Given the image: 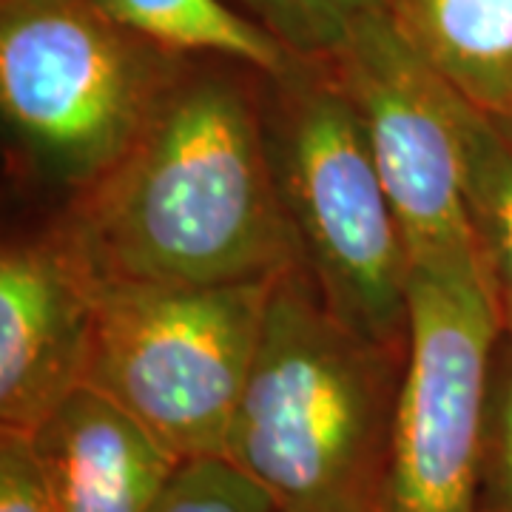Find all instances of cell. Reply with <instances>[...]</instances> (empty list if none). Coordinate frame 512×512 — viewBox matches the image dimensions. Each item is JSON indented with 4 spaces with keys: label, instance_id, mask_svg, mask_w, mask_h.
Instances as JSON below:
<instances>
[{
    "label": "cell",
    "instance_id": "1",
    "mask_svg": "<svg viewBox=\"0 0 512 512\" xmlns=\"http://www.w3.org/2000/svg\"><path fill=\"white\" fill-rule=\"evenodd\" d=\"M55 225L100 282L202 288L302 265L262 134V74L191 57L134 146Z\"/></svg>",
    "mask_w": 512,
    "mask_h": 512
},
{
    "label": "cell",
    "instance_id": "2",
    "mask_svg": "<svg viewBox=\"0 0 512 512\" xmlns=\"http://www.w3.org/2000/svg\"><path fill=\"white\" fill-rule=\"evenodd\" d=\"M402 370L296 265L276 276L225 458L282 512H384Z\"/></svg>",
    "mask_w": 512,
    "mask_h": 512
},
{
    "label": "cell",
    "instance_id": "3",
    "mask_svg": "<svg viewBox=\"0 0 512 512\" xmlns=\"http://www.w3.org/2000/svg\"><path fill=\"white\" fill-rule=\"evenodd\" d=\"M262 134L299 262L328 308L384 348H407L410 254L330 60L296 57L262 74Z\"/></svg>",
    "mask_w": 512,
    "mask_h": 512
},
{
    "label": "cell",
    "instance_id": "4",
    "mask_svg": "<svg viewBox=\"0 0 512 512\" xmlns=\"http://www.w3.org/2000/svg\"><path fill=\"white\" fill-rule=\"evenodd\" d=\"M191 57L154 46L94 0H0V111L43 183L83 191L163 106Z\"/></svg>",
    "mask_w": 512,
    "mask_h": 512
},
{
    "label": "cell",
    "instance_id": "5",
    "mask_svg": "<svg viewBox=\"0 0 512 512\" xmlns=\"http://www.w3.org/2000/svg\"><path fill=\"white\" fill-rule=\"evenodd\" d=\"M274 282L191 288L94 279L86 384L180 461L225 458Z\"/></svg>",
    "mask_w": 512,
    "mask_h": 512
},
{
    "label": "cell",
    "instance_id": "6",
    "mask_svg": "<svg viewBox=\"0 0 512 512\" xmlns=\"http://www.w3.org/2000/svg\"><path fill=\"white\" fill-rule=\"evenodd\" d=\"M501 330L487 279L413 271L384 512H478Z\"/></svg>",
    "mask_w": 512,
    "mask_h": 512
},
{
    "label": "cell",
    "instance_id": "7",
    "mask_svg": "<svg viewBox=\"0 0 512 512\" xmlns=\"http://www.w3.org/2000/svg\"><path fill=\"white\" fill-rule=\"evenodd\" d=\"M330 66L362 117L413 271L484 279L464 200V97L390 12L362 20Z\"/></svg>",
    "mask_w": 512,
    "mask_h": 512
},
{
    "label": "cell",
    "instance_id": "8",
    "mask_svg": "<svg viewBox=\"0 0 512 512\" xmlns=\"http://www.w3.org/2000/svg\"><path fill=\"white\" fill-rule=\"evenodd\" d=\"M94 276L52 225L0 254V430L32 436L86 384Z\"/></svg>",
    "mask_w": 512,
    "mask_h": 512
},
{
    "label": "cell",
    "instance_id": "9",
    "mask_svg": "<svg viewBox=\"0 0 512 512\" xmlns=\"http://www.w3.org/2000/svg\"><path fill=\"white\" fill-rule=\"evenodd\" d=\"M29 439L55 512H151L183 464L89 384L69 393Z\"/></svg>",
    "mask_w": 512,
    "mask_h": 512
},
{
    "label": "cell",
    "instance_id": "10",
    "mask_svg": "<svg viewBox=\"0 0 512 512\" xmlns=\"http://www.w3.org/2000/svg\"><path fill=\"white\" fill-rule=\"evenodd\" d=\"M390 18L461 97L512 114V0H396Z\"/></svg>",
    "mask_w": 512,
    "mask_h": 512
},
{
    "label": "cell",
    "instance_id": "11",
    "mask_svg": "<svg viewBox=\"0 0 512 512\" xmlns=\"http://www.w3.org/2000/svg\"><path fill=\"white\" fill-rule=\"evenodd\" d=\"M111 20L180 57H222L279 74L296 57L228 0H94Z\"/></svg>",
    "mask_w": 512,
    "mask_h": 512
},
{
    "label": "cell",
    "instance_id": "12",
    "mask_svg": "<svg viewBox=\"0 0 512 512\" xmlns=\"http://www.w3.org/2000/svg\"><path fill=\"white\" fill-rule=\"evenodd\" d=\"M464 200L478 265L512 333V114H493L464 97Z\"/></svg>",
    "mask_w": 512,
    "mask_h": 512
},
{
    "label": "cell",
    "instance_id": "13",
    "mask_svg": "<svg viewBox=\"0 0 512 512\" xmlns=\"http://www.w3.org/2000/svg\"><path fill=\"white\" fill-rule=\"evenodd\" d=\"M262 26L293 57L333 60L353 29L370 15L390 12L396 0H228Z\"/></svg>",
    "mask_w": 512,
    "mask_h": 512
},
{
    "label": "cell",
    "instance_id": "14",
    "mask_svg": "<svg viewBox=\"0 0 512 512\" xmlns=\"http://www.w3.org/2000/svg\"><path fill=\"white\" fill-rule=\"evenodd\" d=\"M151 512H282V507L228 458H191L177 467Z\"/></svg>",
    "mask_w": 512,
    "mask_h": 512
},
{
    "label": "cell",
    "instance_id": "15",
    "mask_svg": "<svg viewBox=\"0 0 512 512\" xmlns=\"http://www.w3.org/2000/svg\"><path fill=\"white\" fill-rule=\"evenodd\" d=\"M478 512H512V333L501 330L493 353Z\"/></svg>",
    "mask_w": 512,
    "mask_h": 512
},
{
    "label": "cell",
    "instance_id": "16",
    "mask_svg": "<svg viewBox=\"0 0 512 512\" xmlns=\"http://www.w3.org/2000/svg\"><path fill=\"white\" fill-rule=\"evenodd\" d=\"M0 512H55L26 433L0 430Z\"/></svg>",
    "mask_w": 512,
    "mask_h": 512
}]
</instances>
